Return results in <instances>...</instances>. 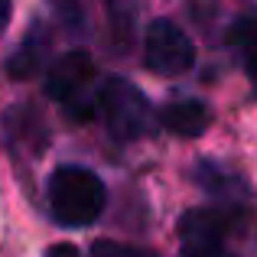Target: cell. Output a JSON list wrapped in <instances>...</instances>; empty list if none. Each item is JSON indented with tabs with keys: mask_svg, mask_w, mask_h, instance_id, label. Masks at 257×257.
Instances as JSON below:
<instances>
[{
	"mask_svg": "<svg viewBox=\"0 0 257 257\" xmlns=\"http://www.w3.org/2000/svg\"><path fill=\"white\" fill-rule=\"evenodd\" d=\"M94 59L85 49H72L59 59L46 75V91L52 101L65 107L75 117H85L91 111V91H94Z\"/></svg>",
	"mask_w": 257,
	"mask_h": 257,
	"instance_id": "cell-3",
	"label": "cell"
},
{
	"mask_svg": "<svg viewBox=\"0 0 257 257\" xmlns=\"http://www.w3.org/2000/svg\"><path fill=\"white\" fill-rule=\"evenodd\" d=\"M147 69L157 75L176 78L195 65V46L173 20H153L147 30Z\"/></svg>",
	"mask_w": 257,
	"mask_h": 257,
	"instance_id": "cell-4",
	"label": "cell"
},
{
	"mask_svg": "<svg viewBox=\"0 0 257 257\" xmlns=\"http://www.w3.org/2000/svg\"><path fill=\"white\" fill-rule=\"evenodd\" d=\"M52 4V10L59 13V20H65V23H82V4H78V0H49Z\"/></svg>",
	"mask_w": 257,
	"mask_h": 257,
	"instance_id": "cell-10",
	"label": "cell"
},
{
	"mask_svg": "<svg viewBox=\"0 0 257 257\" xmlns=\"http://www.w3.org/2000/svg\"><path fill=\"white\" fill-rule=\"evenodd\" d=\"M228 39L234 46H247V49H257V13L254 17H238L228 30Z\"/></svg>",
	"mask_w": 257,
	"mask_h": 257,
	"instance_id": "cell-8",
	"label": "cell"
},
{
	"mask_svg": "<svg viewBox=\"0 0 257 257\" xmlns=\"http://www.w3.org/2000/svg\"><path fill=\"white\" fill-rule=\"evenodd\" d=\"M208 107L195 98H179V101H170L163 104L160 111V124L166 127L176 137H199L202 131L208 127Z\"/></svg>",
	"mask_w": 257,
	"mask_h": 257,
	"instance_id": "cell-6",
	"label": "cell"
},
{
	"mask_svg": "<svg viewBox=\"0 0 257 257\" xmlns=\"http://www.w3.org/2000/svg\"><path fill=\"white\" fill-rule=\"evenodd\" d=\"M10 10H13L10 0H0V33H4V30H7V23H10Z\"/></svg>",
	"mask_w": 257,
	"mask_h": 257,
	"instance_id": "cell-13",
	"label": "cell"
},
{
	"mask_svg": "<svg viewBox=\"0 0 257 257\" xmlns=\"http://www.w3.org/2000/svg\"><path fill=\"white\" fill-rule=\"evenodd\" d=\"M98 111L104 120L107 134L117 144L137 140L147 131V117H150V104H147L144 91L131 85L127 78H107L98 91Z\"/></svg>",
	"mask_w": 257,
	"mask_h": 257,
	"instance_id": "cell-2",
	"label": "cell"
},
{
	"mask_svg": "<svg viewBox=\"0 0 257 257\" xmlns=\"http://www.w3.org/2000/svg\"><path fill=\"white\" fill-rule=\"evenodd\" d=\"M46 257H82V251H78L75 244H52L49 251H46Z\"/></svg>",
	"mask_w": 257,
	"mask_h": 257,
	"instance_id": "cell-11",
	"label": "cell"
},
{
	"mask_svg": "<svg viewBox=\"0 0 257 257\" xmlns=\"http://www.w3.org/2000/svg\"><path fill=\"white\" fill-rule=\"evenodd\" d=\"M244 69H247V78H251V85L257 88V49L247 52V62H244Z\"/></svg>",
	"mask_w": 257,
	"mask_h": 257,
	"instance_id": "cell-12",
	"label": "cell"
},
{
	"mask_svg": "<svg viewBox=\"0 0 257 257\" xmlns=\"http://www.w3.org/2000/svg\"><path fill=\"white\" fill-rule=\"evenodd\" d=\"M104 182L85 166H59L49 176V212L62 228H85L104 212Z\"/></svg>",
	"mask_w": 257,
	"mask_h": 257,
	"instance_id": "cell-1",
	"label": "cell"
},
{
	"mask_svg": "<svg viewBox=\"0 0 257 257\" xmlns=\"http://www.w3.org/2000/svg\"><path fill=\"white\" fill-rule=\"evenodd\" d=\"M91 257H153L144 247H131L120 241H94L91 244Z\"/></svg>",
	"mask_w": 257,
	"mask_h": 257,
	"instance_id": "cell-9",
	"label": "cell"
},
{
	"mask_svg": "<svg viewBox=\"0 0 257 257\" xmlns=\"http://www.w3.org/2000/svg\"><path fill=\"white\" fill-rule=\"evenodd\" d=\"M46 46H49V43H46V36L39 30H33L30 36L23 39V46L10 56V62H7V75L17 78V82L33 78L39 69H43V62H46Z\"/></svg>",
	"mask_w": 257,
	"mask_h": 257,
	"instance_id": "cell-7",
	"label": "cell"
},
{
	"mask_svg": "<svg viewBox=\"0 0 257 257\" xmlns=\"http://www.w3.org/2000/svg\"><path fill=\"white\" fill-rule=\"evenodd\" d=\"M228 221L212 208H189L179 218V244L186 257H221Z\"/></svg>",
	"mask_w": 257,
	"mask_h": 257,
	"instance_id": "cell-5",
	"label": "cell"
}]
</instances>
